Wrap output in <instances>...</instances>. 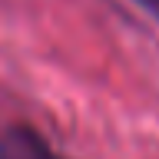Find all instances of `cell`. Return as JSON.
Here are the masks:
<instances>
[{"mask_svg": "<svg viewBox=\"0 0 159 159\" xmlns=\"http://www.w3.org/2000/svg\"><path fill=\"white\" fill-rule=\"evenodd\" d=\"M136 3H139L143 10H149V13H152V17L159 20V0H136Z\"/></svg>", "mask_w": 159, "mask_h": 159, "instance_id": "cell-1", "label": "cell"}]
</instances>
